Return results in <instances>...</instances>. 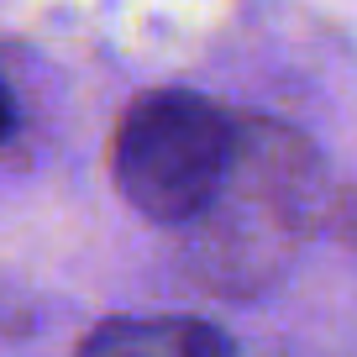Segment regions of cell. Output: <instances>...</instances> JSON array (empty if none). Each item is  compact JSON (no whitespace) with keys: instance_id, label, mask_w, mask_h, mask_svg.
Returning <instances> with one entry per match:
<instances>
[{"instance_id":"obj_1","label":"cell","mask_w":357,"mask_h":357,"mask_svg":"<svg viewBox=\"0 0 357 357\" xmlns=\"http://www.w3.org/2000/svg\"><path fill=\"white\" fill-rule=\"evenodd\" d=\"M321 221V168L310 147L273 126H236V153L215 200L190 226H205L195 257L205 273H252L279 263L294 236Z\"/></svg>"},{"instance_id":"obj_2","label":"cell","mask_w":357,"mask_h":357,"mask_svg":"<svg viewBox=\"0 0 357 357\" xmlns=\"http://www.w3.org/2000/svg\"><path fill=\"white\" fill-rule=\"evenodd\" d=\"M236 153V121L205 95L153 89L121 116L111 174L137 215L158 226H190L215 200Z\"/></svg>"},{"instance_id":"obj_3","label":"cell","mask_w":357,"mask_h":357,"mask_svg":"<svg viewBox=\"0 0 357 357\" xmlns=\"http://www.w3.org/2000/svg\"><path fill=\"white\" fill-rule=\"evenodd\" d=\"M79 357H231V342L190 315H137L100 326Z\"/></svg>"},{"instance_id":"obj_4","label":"cell","mask_w":357,"mask_h":357,"mask_svg":"<svg viewBox=\"0 0 357 357\" xmlns=\"http://www.w3.org/2000/svg\"><path fill=\"white\" fill-rule=\"evenodd\" d=\"M11 132V100H6V89H0V137Z\"/></svg>"}]
</instances>
